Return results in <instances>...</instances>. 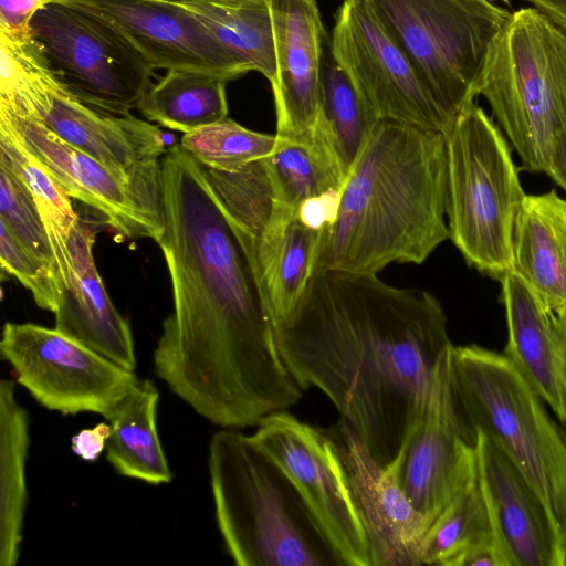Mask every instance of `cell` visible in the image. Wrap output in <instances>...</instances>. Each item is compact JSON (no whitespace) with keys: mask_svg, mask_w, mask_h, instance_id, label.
Instances as JSON below:
<instances>
[{"mask_svg":"<svg viewBox=\"0 0 566 566\" xmlns=\"http://www.w3.org/2000/svg\"><path fill=\"white\" fill-rule=\"evenodd\" d=\"M0 353L17 382L41 406L63 415L94 412L106 418L138 380L133 370L55 327L6 323Z\"/></svg>","mask_w":566,"mask_h":566,"instance_id":"obj_12","label":"cell"},{"mask_svg":"<svg viewBox=\"0 0 566 566\" xmlns=\"http://www.w3.org/2000/svg\"><path fill=\"white\" fill-rule=\"evenodd\" d=\"M279 138L265 163L281 208L298 210L310 199L342 190L346 176L317 120L301 136Z\"/></svg>","mask_w":566,"mask_h":566,"instance_id":"obj_27","label":"cell"},{"mask_svg":"<svg viewBox=\"0 0 566 566\" xmlns=\"http://www.w3.org/2000/svg\"><path fill=\"white\" fill-rule=\"evenodd\" d=\"M208 464L217 524L235 565L338 566L293 483L252 434L214 433Z\"/></svg>","mask_w":566,"mask_h":566,"instance_id":"obj_4","label":"cell"},{"mask_svg":"<svg viewBox=\"0 0 566 566\" xmlns=\"http://www.w3.org/2000/svg\"><path fill=\"white\" fill-rule=\"evenodd\" d=\"M475 448L479 478L513 566H565L566 541L537 492L481 432Z\"/></svg>","mask_w":566,"mask_h":566,"instance_id":"obj_19","label":"cell"},{"mask_svg":"<svg viewBox=\"0 0 566 566\" xmlns=\"http://www.w3.org/2000/svg\"><path fill=\"white\" fill-rule=\"evenodd\" d=\"M0 163L31 193L52 245L60 276L67 268V240L80 217L55 177L4 127L0 126Z\"/></svg>","mask_w":566,"mask_h":566,"instance_id":"obj_29","label":"cell"},{"mask_svg":"<svg viewBox=\"0 0 566 566\" xmlns=\"http://www.w3.org/2000/svg\"><path fill=\"white\" fill-rule=\"evenodd\" d=\"M252 437L289 476L338 566H371L355 495L327 430L282 410L264 418Z\"/></svg>","mask_w":566,"mask_h":566,"instance_id":"obj_11","label":"cell"},{"mask_svg":"<svg viewBox=\"0 0 566 566\" xmlns=\"http://www.w3.org/2000/svg\"><path fill=\"white\" fill-rule=\"evenodd\" d=\"M29 416L15 398V382L0 381V565L14 566L20 556L28 503L25 478Z\"/></svg>","mask_w":566,"mask_h":566,"instance_id":"obj_26","label":"cell"},{"mask_svg":"<svg viewBox=\"0 0 566 566\" xmlns=\"http://www.w3.org/2000/svg\"><path fill=\"white\" fill-rule=\"evenodd\" d=\"M279 143L276 135L248 129L227 117L184 134L180 146L200 165L231 172L270 156Z\"/></svg>","mask_w":566,"mask_h":566,"instance_id":"obj_32","label":"cell"},{"mask_svg":"<svg viewBox=\"0 0 566 566\" xmlns=\"http://www.w3.org/2000/svg\"><path fill=\"white\" fill-rule=\"evenodd\" d=\"M480 95L520 169L546 175L552 144L566 127V30L533 7L511 13L488 49Z\"/></svg>","mask_w":566,"mask_h":566,"instance_id":"obj_6","label":"cell"},{"mask_svg":"<svg viewBox=\"0 0 566 566\" xmlns=\"http://www.w3.org/2000/svg\"><path fill=\"white\" fill-rule=\"evenodd\" d=\"M449 239L471 268L500 281L512 270L513 240L526 193L509 140L475 103L443 133Z\"/></svg>","mask_w":566,"mask_h":566,"instance_id":"obj_7","label":"cell"},{"mask_svg":"<svg viewBox=\"0 0 566 566\" xmlns=\"http://www.w3.org/2000/svg\"><path fill=\"white\" fill-rule=\"evenodd\" d=\"M500 536L479 473L429 525L422 565L455 566L476 544Z\"/></svg>","mask_w":566,"mask_h":566,"instance_id":"obj_30","label":"cell"},{"mask_svg":"<svg viewBox=\"0 0 566 566\" xmlns=\"http://www.w3.org/2000/svg\"><path fill=\"white\" fill-rule=\"evenodd\" d=\"M164 232L174 312L154 350L156 375L222 428L256 427L287 410L302 388L284 364L252 261L180 145L161 159Z\"/></svg>","mask_w":566,"mask_h":566,"instance_id":"obj_1","label":"cell"},{"mask_svg":"<svg viewBox=\"0 0 566 566\" xmlns=\"http://www.w3.org/2000/svg\"><path fill=\"white\" fill-rule=\"evenodd\" d=\"M51 2L53 0H0V33L30 34L33 15Z\"/></svg>","mask_w":566,"mask_h":566,"instance_id":"obj_35","label":"cell"},{"mask_svg":"<svg viewBox=\"0 0 566 566\" xmlns=\"http://www.w3.org/2000/svg\"><path fill=\"white\" fill-rule=\"evenodd\" d=\"M111 424L101 422L92 429H83L71 440L72 451L85 461L94 462L105 450Z\"/></svg>","mask_w":566,"mask_h":566,"instance_id":"obj_36","label":"cell"},{"mask_svg":"<svg viewBox=\"0 0 566 566\" xmlns=\"http://www.w3.org/2000/svg\"><path fill=\"white\" fill-rule=\"evenodd\" d=\"M317 122L347 177L377 120L371 117L349 78L331 55L323 71Z\"/></svg>","mask_w":566,"mask_h":566,"instance_id":"obj_31","label":"cell"},{"mask_svg":"<svg viewBox=\"0 0 566 566\" xmlns=\"http://www.w3.org/2000/svg\"><path fill=\"white\" fill-rule=\"evenodd\" d=\"M0 263L33 296L36 305L55 313L61 296V277L0 221Z\"/></svg>","mask_w":566,"mask_h":566,"instance_id":"obj_34","label":"cell"},{"mask_svg":"<svg viewBox=\"0 0 566 566\" xmlns=\"http://www.w3.org/2000/svg\"><path fill=\"white\" fill-rule=\"evenodd\" d=\"M499 282L507 323L503 354L566 424V313L547 305L512 270Z\"/></svg>","mask_w":566,"mask_h":566,"instance_id":"obj_20","label":"cell"},{"mask_svg":"<svg viewBox=\"0 0 566 566\" xmlns=\"http://www.w3.org/2000/svg\"><path fill=\"white\" fill-rule=\"evenodd\" d=\"M491 1H495V0H491ZM500 1H504L506 4H510L509 0H500Z\"/></svg>","mask_w":566,"mask_h":566,"instance_id":"obj_38","label":"cell"},{"mask_svg":"<svg viewBox=\"0 0 566 566\" xmlns=\"http://www.w3.org/2000/svg\"><path fill=\"white\" fill-rule=\"evenodd\" d=\"M31 33L61 84L83 103L127 115L151 85L153 70L107 23L53 1L32 18Z\"/></svg>","mask_w":566,"mask_h":566,"instance_id":"obj_9","label":"cell"},{"mask_svg":"<svg viewBox=\"0 0 566 566\" xmlns=\"http://www.w3.org/2000/svg\"><path fill=\"white\" fill-rule=\"evenodd\" d=\"M107 23L145 60L165 70H198L230 81L248 73L176 0H56Z\"/></svg>","mask_w":566,"mask_h":566,"instance_id":"obj_16","label":"cell"},{"mask_svg":"<svg viewBox=\"0 0 566 566\" xmlns=\"http://www.w3.org/2000/svg\"><path fill=\"white\" fill-rule=\"evenodd\" d=\"M0 221L60 276L48 231L31 193L1 163Z\"/></svg>","mask_w":566,"mask_h":566,"instance_id":"obj_33","label":"cell"},{"mask_svg":"<svg viewBox=\"0 0 566 566\" xmlns=\"http://www.w3.org/2000/svg\"><path fill=\"white\" fill-rule=\"evenodd\" d=\"M276 75L271 83L276 135L294 138L315 124L323 92L324 28L315 0H269Z\"/></svg>","mask_w":566,"mask_h":566,"instance_id":"obj_18","label":"cell"},{"mask_svg":"<svg viewBox=\"0 0 566 566\" xmlns=\"http://www.w3.org/2000/svg\"><path fill=\"white\" fill-rule=\"evenodd\" d=\"M546 175L566 192V127L552 144Z\"/></svg>","mask_w":566,"mask_h":566,"instance_id":"obj_37","label":"cell"},{"mask_svg":"<svg viewBox=\"0 0 566 566\" xmlns=\"http://www.w3.org/2000/svg\"><path fill=\"white\" fill-rule=\"evenodd\" d=\"M94 231L81 219L67 240L55 328L119 366L135 370L130 326L112 303L93 256Z\"/></svg>","mask_w":566,"mask_h":566,"instance_id":"obj_21","label":"cell"},{"mask_svg":"<svg viewBox=\"0 0 566 566\" xmlns=\"http://www.w3.org/2000/svg\"><path fill=\"white\" fill-rule=\"evenodd\" d=\"M237 233L252 261L272 322L282 319L307 286L322 230L306 224L297 210L280 208L258 235Z\"/></svg>","mask_w":566,"mask_h":566,"instance_id":"obj_22","label":"cell"},{"mask_svg":"<svg viewBox=\"0 0 566 566\" xmlns=\"http://www.w3.org/2000/svg\"><path fill=\"white\" fill-rule=\"evenodd\" d=\"M331 55L377 122L444 133L442 113L369 0H344L335 14Z\"/></svg>","mask_w":566,"mask_h":566,"instance_id":"obj_13","label":"cell"},{"mask_svg":"<svg viewBox=\"0 0 566 566\" xmlns=\"http://www.w3.org/2000/svg\"><path fill=\"white\" fill-rule=\"evenodd\" d=\"M448 163L441 132L379 120L350 168L315 266L377 274L420 264L447 239Z\"/></svg>","mask_w":566,"mask_h":566,"instance_id":"obj_3","label":"cell"},{"mask_svg":"<svg viewBox=\"0 0 566 566\" xmlns=\"http://www.w3.org/2000/svg\"><path fill=\"white\" fill-rule=\"evenodd\" d=\"M227 76L208 71L168 70L151 84L137 109L149 120L184 134L228 116Z\"/></svg>","mask_w":566,"mask_h":566,"instance_id":"obj_28","label":"cell"},{"mask_svg":"<svg viewBox=\"0 0 566 566\" xmlns=\"http://www.w3.org/2000/svg\"><path fill=\"white\" fill-rule=\"evenodd\" d=\"M446 115L478 96L491 41L511 12L491 0H369Z\"/></svg>","mask_w":566,"mask_h":566,"instance_id":"obj_8","label":"cell"},{"mask_svg":"<svg viewBox=\"0 0 566 566\" xmlns=\"http://www.w3.org/2000/svg\"><path fill=\"white\" fill-rule=\"evenodd\" d=\"M447 322L426 290L315 266L302 297L273 329L298 386L322 391L387 465L417 424L436 366L453 345Z\"/></svg>","mask_w":566,"mask_h":566,"instance_id":"obj_2","label":"cell"},{"mask_svg":"<svg viewBox=\"0 0 566 566\" xmlns=\"http://www.w3.org/2000/svg\"><path fill=\"white\" fill-rule=\"evenodd\" d=\"M0 95L18 99L60 138L128 184L164 227L161 159L168 148L167 135L158 126L130 114L114 115L83 103L53 72L21 91Z\"/></svg>","mask_w":566,"mask_h":566,"instance_id":"obj_10","label":"cell"},{"mask_svg":"<svg viewBox=\"0 0 566 566\" xmlns=\"http://www.w3.org/2000/svg\"><path fill=\"white\" fill-rule=\"evenodd\" d=\"M451 382L470 433H483L513 462L566 541V439L544 401L504 354L478 345H453Z\"/></svg>","mask_w":566,"mask_h":566,"instance_id":"obj_5","label":"cell"},{"mask_svg":"<svg viewBox=\"0 0 566 566\" xmlns=\"http://www.w3.org/2000/svg\"><path fill=\"white\" fill-rule=\"evenodd\" d=\"M512 271L547 305L566 313V200L555 191L525 196Z\"/></svg>","mask_w":566,"mask_h":566,"instance_id":"obj_23","label":"cell"},{"mask_svg":"<svg viewBox=\"0 0 566 566\" xmlns=\"http://www.w3.org/2000/svg\"><path fill=\"white\" fill-rule=\"evenodd\" d=\"M452 347L439 359L420 418L389 463L429 525L478 473L475 438L463 423L453 395Z\"/></svg>","mask_w":566,"mask_h":566,"instance_id":"obj_14","label":"cell"},{"mask_svg":"<svg viewBox=\"0 0 566 566\" xmlns=\"http://www.w3.org/2000/svg\"><path fill=\"white\" fill-rule=\"evenodd\" d=\"M0 126L42 163L71 198L99 212L119 235L159 241L164 227L137 192L96 159L60 138L18 99L0 95Z\"/></svg>","mask_w":566,"mask_h":566,"instance_id":"obj_15","label":"cell"},{"mask_svg":"<svg viewBox=\"0 0 566 566\" xmlns=\"http://www.w3.org/2000/svg\"><path fill=\"white\" fill-rule=\"evenodd\" d=\"M56 1V0H55Z\"/></svg>","mask_w":566,"mask_h":566,"instance_id":"obj_39","label":"cell"},{"mask_svg":"<svg viewBox=\"0 0 566 566\" xmlns=\"http://www.w3.org/2000/svg\"><path fill=\"white\" fill-rule=\"evenodd\" d=\"M158 401L155 384L138 379L105 418L111 424L108 462L119 474L155 485L172 478L157 431Z\"/></svg>","mask_w":566,"mask_h":566,"instance_id":"obj_24","label":"cell"},{"mask_svg":"<svg viewBox=\"0 0 566 566\" xmlns=\"http://www.w3.org/2000/svg\"><path fill=\"white\" fill-rule=\"evenodd\" d=\"M326 430L345 465L367 533L371 566L422 565L429 522L407 496L395 467L381 465L344 419Z\"/></svg>","mask_w":566,"mask_h":566,"instance_id":"obj_17","label":"cell"},{"mask_svg":"<svg viewBox=\"0 0 566 566\" xmlns=\"http://www.w3.org/2000/svg\"><path fill=\"white\" fill-rule=\"evenodd\" d=\"M247 71L276 75L274 33L269 0H176Z\"/></svg>","mask_w":566,"mask_h":566,"instance_id":"obj_25","label":"cell"}]
</instances>
